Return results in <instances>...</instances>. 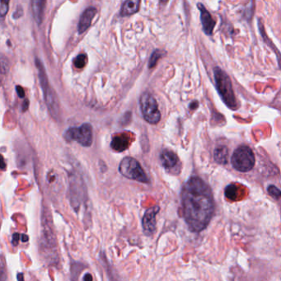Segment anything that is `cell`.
Segmentation results:
<instances>
[{
  "mask_svg": "<svg viewBox=\"0 0 281 281\" xmlns=\"http://www.w3.org/2000/svg\"><path fill=\"white\" fill-rule=\"evenodd\" d=\"M160 160L165 168L170 169L177 165L178 157L174 152H172V150H162V152L160 155Z\"/></svg>",
  "mask_w": 281,
  "mask_h": 281,
  "instance_id": "13",
  "label": "cell"
},
{
  "mask_svg": "<svg viewBox=\"0 0 281 281\" xmlns=\"http://www.w3.org/2000/svg\"><path fill=\"white\" fill-rule=\"evenodd\" d=\"M96 9L94 7H89L84 11L81 17L79 18V24H78V31L80 34L84 33L85 31L89 29L91 26L92 21L96 15Z\"/></svg>",
  "mask_w": 281,
  "mask_h": 281,
  "instance_id": "9",
  "label": "cell"
},
{
  "mask_svg": "<svg viewBox=\"0 0 281 281\" xmlns=\"http://www.w3.org/2000/svg\"><path fill=\"white\" fill-rule=\"evenodd\" d=\"M183 216L192 232L205 229L215 210L214 198L209 186L199 178H191L182 190Z\"/></svg>",
  "mask_w": 281,
  "mask_h": 281,
  "instance_id": "1",
  "label": "cell"
},
{
  "mask_svg": "<svg viewBox=\"0 0 281 281\" xmlns=\"http://www.w3.org/2000/svg\"><path fill=\"white\" fill-rule=\"evenodd\" d=\"M16 90H17V93H18V96H20L21 98H23V97L25 96V93H24V90H23V89L22 88V87H16Z\"/></svg>",
  "mask_w": 281,
  "mask_h": 281,
  "instance_id": "22",
  "label": "cell"
},
{
  "mask_svg": "<svg viewBox=\"0 0 281 281\" xmlns=\"http://www.w3.org/2000/svg\"><path fill=\"white\" fill-rule=\"evenodd\" d=\"M28 104H29V101H28V99H26L24 102H23V112H25L26 110L28 109Z\"/></svg>",
  "mask_w": 281,
  "mask_h": 281,
  "instance_id": "24",
  "label": "cell"
},
{
  "mask_svg": "<svg viewBox=\"0 0 281 281\" xmlns=\"http://www.w3.org/2000/svg\"><path fill=\"white\" fill-rule=\"evenodd\" d=\"M216 88L224 103L231 109L237 108L235 96L229 77L221 68H215Z\"/></svg>",
  "mask_w": 281,
  "mask_h": 281,
  "instance_id": "2",
  "label": "cell"
},
{
  "mask_svg": "<svg viewBox=\"0 0 281 281\" xmlns=\"http://www.w3.org/2000/svg\"><path fill=\"white\" fill-rule=\"evenodd\" d=\"M20 236L18 233H14L13 236V245H18V240H19Z\"/></svg>",
  "mask_w": 281,
  "mask_h": 281,
  "instance_id": "23",
  "label": "cell"
},
{
  "mask_svg": "<svg viewBox=\"0 0 281 281\" xmlns=\"http://www.w3.org/2000/svg\"><path fill=\"white\" fill-rule=\"evenodd\" d=\"M232 165L237 171L246 172L251 171L255 165V156L253 152L248 146H241L233 153L232 156Z\"/></svg>",
  "mask_w": 281,
  "mask_h": 281,
  "instance_id": "5",
  "label": "cell"
},
{
  "mask_svg": "<svg viewBox=\"0 0 281 281\" xmlns=\"http://www.w3.org/2000/svg\"><path fill=\"white\" fill-rule=\"evenodd\" d=\"M130 138L127 134H120L112 139L111 146L116 151L122 152L129 147Z\"/></svg>",
  "mask_w": 281,
  "mask_h": 281,
  "instance_id": "12",
  "label": "cell"
},
{
  "mask_svg": "<svg viewBox=\"0 0 281 281\" xmlns=\"http://www.w3.org/2000/svg\"><path fill=\"white\" fill-rule=\"evenodd\" d=\"M139 105L144 119L150 124H157L161 119L157 101L152 94L144 93L139 98Z\"/></svg>",
  "mask_w": 281,
  "mask_h": 281,
  "instance_id": "4",
  "label": "cell"
},
{
  "mask_svg": "<svg viewBox=\"0 0 281 281\" xmlns=\"http://www.w3.org/2000/svg\"><path fill=\"white\" fill-rule=\"evenodd\" d=\"M238 187L235 185H229L226 187L225 195L228 200H235L238 198Z\"/></svg>",
  "mask_w": 281,
  "mask_h": 281,
  "instance_id": "17",
  "label": "cell"
},
{
  "mask_svg": "<svg viewBox=\"0 0 281 281\" xmlns=\"http://www.w3.org/2000/svg\"><path fill=\"white\" fill-rule=\"evenodd\" d=\"M8 1H4V0H2V1H1V7H0V13H1V16L5 15L6 13H8Z\"/></svg>",
  "mask_w": 281,
  "mask_h": 281,
  "instance_id": "21",
  "label": "cell"
},
{
  "mask_svg": "<svg viewBox=\"0 0 281 281\" xmlns=\"http://www.w3.org/2000/svg\"><path fill=\"white\" fill-rule=\"evenodd\" d=\"M45 216V215H44ZM46 217V220L42 221V239H41V244H45L46 249H55L56 250V238L54 236L53 230L52 228H50L48 220H47V216Z\"/></svg>",
  "mask_w": 281,
  "mask_h": 281,
  "instance_id": "8",
  "label": "cell"
},
{
  "mask_svg": "<svg viewBox=\"0 0 281 281\" xmlns=\"http://www.w3.org/2000/svg\"><path fill=\"white\" fill-rule=\"evenodd\" d=\"M22 237H23V242H24V243H25V242H28V236L23 235L22 236Z\"/></svg>",
  "mask_w": 281,
  "mask_h": 281,
  "instance_id": "26",
  "label": "cell"
},
{
  "mask_svg": "<svg viewBox=\"0 0 281 281\" xmlns=\"http://www.w3.org/2000/svg\"><path fill=\"white\" fill-rule=\"evenodd\" d=\"M164 52H162L161 51H155L154 53L152 54V56L150 57V62H149V67L150 68H153L155 67V64L157 63V60L162 57V55H163Z\"/></svg>",
  "mask_w": 281,
  "mask_h": 281,
  "instance_id": "19",
  "label": "cell"
},
{
  "mask_svg": "<svg viewBox=\"0 0 281 281\" xmlns=\"http://www.w3.org/2000/svg\"><path fill=\"white\" fill-rule=\"evenodd\" d=\"M43 91L49 111L51 112V115L54 117H57L59 112V105L58 100H57L55 92L49 86L46 87V89H44Z\"/></svg>",
  "mask_w": 281,
  "mask_h": 281,
  "instance_id": "11",
  "label": "cell"
},
{
  "mask_svg": "<svg viewBox=\"0 0 281 281\" xmlns=\"http://www.w3.org/2000/svg\"><path fill=\"white\" fill-rule=\"evenodd\" d=\"M67 140H74L82 146L89 147L93 143V129L89 123L82 125L80 127H74L67 129L64 134Z\"/></svg>",
  "mask_w": 281,
  "mask_h": 281,
  "instance_id": "6",
  "label": "cell"
},
{
  "mask_svg": "<svg viewBox=\"0 0 281 281\" xmlns=\"http://www.w3.org/2000/svg\"><path fill=\"white\" fill-rule=\"evenodd\" d=\"M140 2L138 0H127L122 7L121 14L122 16H129L139 11Z\"/></svg>",
  "mask_w": 281,
  "mask_h": 281,
  "instance_id": "15",
  "label": "cell"
},
{
  "mask_svg": "<svg viewBox=\"0 0 281 281\" xmlns=\"http://www.w3.org/2000/svg\"><path fill=\"white\" fill-rule=\"evenodd\" d=\"M119 172L130 180L142 183H148L150 181L140 163L134 157H125L120 163Z\"/></svg>",
  "mask_w": 281,
  "mask_h": 281,
  "instance_id": "3",
  "label": "cell"
},
{
  "mask_svg": "<svg viewBox=\"0 0 281 281\" xmlns=\"http://www.w3.org/2000/svg\"><path fill=\"white\" fill-rule=\"evenodd\" d=\"M159 211L158 206L150 208L145 211L142 219L143 231L146 236H151L156 229V215Z\"/></svg>",
  "mask_w": 281,
  "mask_h": 281,
  "instance_id": "7",
  "label": "cell"
},
{
  "mask_svg": "<svg viewBox=\"0 0 281 281\" xmlns=\"http://www.w3.org/2000/svg\"><path fill=\"white\" fill-rule=\"evenodd\" d=\"M268 192L272 197L278 199L281 196V191L275 186H270L268 187Z\"/></svg>",
  "mask_w": 281,
  "mask_h": 281,
  "instance_id": "20",
  "label": "cell"
},
{
  "mask_svg": "<svg viewBox=\"0 0 281 281\" xmlns=\"http://www.w3.org/2000/svg\"><path fill=\"white\" fill-rule=\"evenodd\" d=\"M214 157H215L216 162L221 163V164H225L227 162V158H228L227 148L225 146H219V147L216 148Z\"/></svg>",
  "mask_w": 281,
  "mask_h": 281,
  "instance_id": "16",
  "label": "cell"
},
{
  "mask_svg": "<svg viewBox=\"0 0 281 281\" xmlns=\"http://www.w3.org/2000/svg\"><path fill=\"white\" fill-rule=\"evenodd\" d=\"M198 8L200 11V19L202 23L203 29L207 35H211L213 32L214 28L216 25V22L213 20V18L210 15V13L206 10V8L203 4L199 3Z\"/></svg>",
  "mask_w": 281,
  "mask_h": 281,
  "instance_id": "10",
  "label": "cell"
},
{
  "mask_svg": "<svg viewBox=\"0 0 281 281\" xmlns=\"http://www.w3.org/2000/svg\"><path fill=\"white\" fill-rule=\"evenodd\" d=\"M84 281H93V276L90 274H87L86 276H84Z\"/></svg>",
  "mask_w": 281,
  "mask_h": 281,
  "instance_id": "25",
  "label": "cell"
},
{
  "mask_svg": "<svg viewBox=\"0 0 281 281\" xmlns=\"http://www.w3.org/2000/svg\"><path fill=\"white\" fill-rule=\"evenodd\" d=\"M46 2L41 0H34L31 2V8H32L33 17L36 21V23L40 24L43 18L44 7Z\"/></svg>",
  "mask_w": 281,
  "mask_h": 281,
  "instance_id": "14",
  "label": "cell"
},
{
  "mask_svg": "<svg viewBox=\"0 0 281 281\" xmlns=\"http://www.w3.org/2000/svg\"><path fill=\"white\" fill-rule=\"evenodd\" d=\"M87 62V56L84 54H81L74 59V64L77 68H84Z\"/></svg>",
  "mask_w": 281,
  "mask_h": 281,
  "instance_id": "18",
  "label": "cell"
}]
</instances>
